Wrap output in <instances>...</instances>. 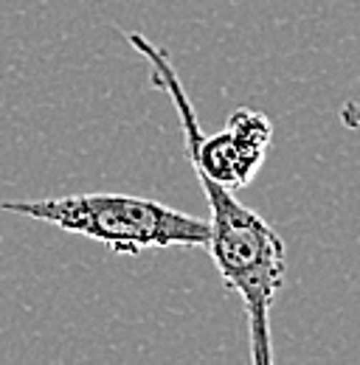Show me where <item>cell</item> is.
<instances>
[{"mask_svg": "<svg viewBox=\"0 0 360 365\" xmlns=\"http://www.w3.org/2000/svg\"><path fill=\"white\" fill-rule=\"evenodd\" d=\"M0 211L31 217L65 233L107 245L119 256H138L164 247H206L209 222L189 217L158 200L130 194H74L54 200H9Z\"/></svg>", "mask_w": 360, "mask_h": 365, "instance_id": "obj_1", "label": "cell"}, {"mask_svg": "<svg viewBox=\"0 0 360 365\" xmlns=\"http://www.w3.org/2000/svg\"><path fill=\"white\" fill-rule=\"evenodd\" d=\"M341 124L349 130H360V101H346L341 107Z\"/></svg>", "mask_w": 360, "mask_h": 365, "instance_id": "obj_2", "label": "cell"}]
</instances>
